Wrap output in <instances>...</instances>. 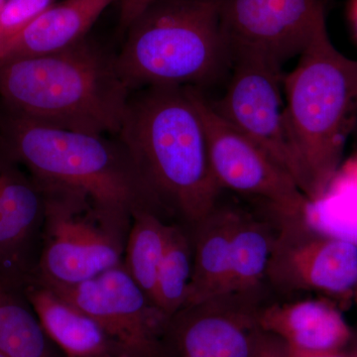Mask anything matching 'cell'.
I'll return each instance as SVG.
<instances>
[{
  "label": "cell",
  "instance_id": "cell-1",
  "mask_svg": "<svg viewBox=\"0 0 357 357\" xmlns=\"http://www.w3.org/2000/svg\"><path fill=\"white\" fill-rule=\"evenodd\" d=\"M116 136L157 215L191 230L213 210L222 190L191 86H148L130 96Z\"/></svg>",
  "mask_w": 357,
  "mask_h": 357
},
{
  "label": "cell",
  "instance_id": "cell-2",
  "mask_svg": "<svg viewBox=\"0 0 357 357\" xmlns=\"http://www.w3.org/2000/svg\"><path fill=\"white\" fill-rule=\"evenodd\" d=\"M129 93L115 58L86 39L51 55L0 61L3 109L54 128L117 135Z\"/></svg>",
  "mask_w": 357,
  "mask_h": 357
},
{
  "label": "cell",
  "instance_id": "cell-3",
  "mask_svg": "<svg viewBox=\"0 0 357 357\" xmlns=\"http://www.w3.org/2000/svg\"><path fill=\"white\" fill-rule=\"evenodd\" d=\"M295 69L284 77L289 138L299 165L303 192L321 198L342 165L357 121V60L331 41L319 21Z\"/></svg>",
  "mask_w": 357,
  "mask_h": 357
},
{
  "label": "cell",
  "instance_id": "cell-4",
  "mask_svg": "<svg viewBox=\"0 0 357 357\" xmlns=\"http://www.w3.org/2000/svg\"><path fill=\"white\" fill-rule=\"evenodd\" d=\"M0 147L37 182L79 190L126 218L139 211L154 213L135 164L119 138L54 128L3 109Z\"/></svg>",
  "mask_w": 357,
  "mask_h": 357
},
{
  "label": "cell",
  "instance_id": "cell-5",
  "mask_svg": "<svg viewBox=\"0 0 357 357\" xmlns=\"http://www.w3.org/2000/svg\"><path fill=\"white\" fill-rule=\"evenodd\" d=\"M222 0H157L129 26L115 58L129 89L197 86L230 70L220 26ZM198 89V88H197Z\"/></svg>",
  "mask_w": 357,
  "mask_h": 357
},
{
  "label": "cell",
  "instance_id": "cell-6",
  "mask_svg": "<svg viewBox=\"0 0 357 357\" xmlns=\"http://www.w3.org/2000/svg\"><path fill=\"white\" fill-rule=\"evenodd\" d=\"M37 183L43 191L44 218L33 276L49 285L72 286L122 264L132 218L79 190Z\"/></svg>",
  "mask_w": 357,
  "mask_h": 357
},
{
  "label": "cell",
  "instance_id": "cell-7",
  "mask_svg": "<svg viewBox=\"0 0 357 357\" xmlns=\"http://www.w3.org/2000/svg\"><path fill=\"white\" fill-rule=\"evenodd\" d=\"M279 211V229L266 272L277 292H316L344 307L354 302L357 248L312 229L303 215Z\"/></svg>",
  "mask_w": 357,
  "mask_h": 357
},
{
  "label": "cell",
  "instance_id": "cell-8",
  "mask_svg": "<svg viewBox=\"0 0 357 357\" xmlns=\"http://www.w3.org/2000/svg\"><path fill=\"white\" fill-rule=\"evenodd\" d=\"M281 68L257 54H232L227 91L222 100L210 102L222 119L284 169L303 192L302 175L286 123L285 76Z\"/></svg>",
  "mask_w": 357,
  "mask_h": 357
},
{
  "label": "cell",
  "instance_id": "cell-9",
  "mask_svg": "<svg viewBox=\"0 0 357 357\" xmlns=\"http://www.w3.org/2000/svg\"><path fill=\"white\" fill-rule=\"evenodd\" d=\"M49 286L95 319L124 357H165L169 318L123 265L76 285Z\"/></svg>",
  "mask_w": 357,
  "mask_h": 357
},
{
  "label": "cell",
  "instance_id": "cell-10",
  "mask_svg": "<svg viewBox=\"0 0 357 357\" xmlns=\"http://www.w3.org/2000/svg\"><path fill=\"white\" fill-rule=\"evenodd\" d=\"M191 91L203 121L211 170L220 189L267 202L287 215H304L309 199L295 180L222 119L199 89L191 86Z\"/></svg>",
  "mask_w": 357,
  "mask_h": 357
},
{
  "label": "cell",
  "instance_id": "cell-11",
  "mask_svg": "<svg viewBox=\"0 0 357 357\" xmlns=\"http://www.w3.org/2000/svg\"><path fill=\"white\" fill-rule=\"evenodd\" d=\"M264 291L225 293L169 319L165 357H251L261 328Z\"/></svg>",
  "mask_w": 357,
  "mask_h": 357
},
{
  "label": "cell",
  "instance_id": "cell-12",
  "mask_svg": "<svg viewBox=\"0 0 357 357\" xmlns=\"http://www.w3.org/2000/svg\"><path fill=\"white\" fill-rule=\"evenodd\" d=\"M319 0H222L220 26L230 54L255 53L280 66L300 56L325 18Z\"/></svg>",
  "mask_w": 357,
  "mask_h": 357
},
{
  "label": "cell",
  "instance_id": "cell-13",
  "mask_svg": "<svg viewBox=\"0 0 357 357\" xmlns=\"http://www.w3.org/2000/svg\"><path fill=\"white\" fill-rule=\"evenodd\" d=\"M44 195L0 147V278L22 285L38 259Z\"/></svg>",
  "mask_w": 357,
  "mask_h": 357
},
{
  "label": "cell",
  "instance_id": "cell-14",
  "mask_svg": "<svg viewBox=\"0 0 357 357\" xmlns=\"http://www.w3.org/2000/svg\"><path fill=\"white\" fill-rule=\"evenodd\" d=\"M259 326L263 332L302 351H345L354 337L342 307L321 296L266 303L260 311Z\"/></svg>",
  "mask_w": 357,
  "mask_h": 357
},
{
  "label": "cell",
  "instance_id": "cell-15",
  "mask_svg": "<svg viewBox=\"0 0 357 357\" xmlns=\"http://www.w3.org/2000/svg\"><path fill=\"white\" fill-rule=\"evenodd\" d=\"M22 290L45 333L66 356L124 357L95 319L44 282L31 275Z\"/></svg>",
  "mask_w": 357,
  "mask_h": 357
},
{
  "label": "cell",
  "instance_id": "cell-16",
  "mask_svg": "<svg viewBox=\"0 0 357 357\" xmlns=\"http://www.w3.org/2000/svg\"><path fill=\"white\" fill-rule=\"evenodd\" d=\"M114 0H63L40 14L0 51V61L41 57L72 48Z\"/></svg>",
  "mask_w": 357,
  "mask_h": 357
},
{
  "label": "cell",
  "instance_id": "cell-17",
  "mask_svg": "<svg viewBox=\"0 0 357 357\" xmlns=\"http://www.w3.org/2000/svg\"><path fill=\"white\" fill-rule=\"evenodd\" d=\"M241 210V206L222 203L220 196L208 215L190 230L192 274L184 307L217 297L225 291L232 236Z\"/></svg>",
  "mask_w": 357,
  "mask_h": 357
},
{
  "label": "cell",
  "instance_id": "cell-18",
  "mask_svg": "<svg viewBox=\"0 0 357 357\" xmlns=\"http://www.w3.org/2000/svg\"><path fill=\"white\" fill-rule=\"evenodd\" d=\"M278 229L279 211L273 204L266 202V211L262 213L241 206L222 294L263 290Z\"/></svg>",
  "mask_w": 357,
  "mask_h": 357
},
{
  "label": "cell",
  "instance_id": "cell-19",
  "mask_svg": "<svg viewBox=\"0 0 357 357\" xmlns=\"http://www.w3.org/2000/svg\"><path fill=\"white\" fill-rule=\"evenodd\" d=\"M22 285L0 278V354L6 357H58Z\"/></svg>",
  "mask_w": 357,
  "mask_h": 357
},
{
  "label": "cell",
  "instance_id": "cell-20",
  "mask_svg": "<svg viewBox=\"0 0 357 357\" xmlns=\"http://www.w3.org/2000/svg\"><path fill=\"white\" fill-rule=\"evenodd\" d=\"M172 225L151 211H139L129 229L122 265L152 302Z\"/></svg>",
  "mask_w": 357,
  "mask_h": 357
},
{
  "label": "cell",
  "instance_id": "cell-21",
  "mask_svg": "<svg viewBox=\"0 0 357 357\" xmlns=\"http://www.w3.org/2000/svg\"><path fill=\"white\" fill-rule=\"evenodd\" d=\"M192 274L191 231L173 223L157 275L153 303L169 319L184 307Z\"/></svg>",
  "mask_w": 357,
  "mask_h": 357
},
{
  "label": "cell",
  "instance_id": "cell-22",
  "mask_svg": "<svg viewBox=\"0 0 357 357\" xmlns=\"http://www.w3.org/2000/svg\"><path fill=\"white\" fill-rule=\"evenodd\" d=\"M303 217L321 234L357 248V181L337 174L321 198L307 201Z\"/></svg>",
  "mask_w": 357,
  "mask_h": 357
},
{
  "label": "cell",
  "instance_id": "cell-23",
  "mask_svg": "<svg viewBox=\"0 0 357 357\" xmlns=\"http://www.w3.org/2000/svg\"><path fill=\"white\" fill-rule=\"evenodd\" d=\"M57 0H4L0 7V51Z\"/></svg>",
  "mask_w": 357,
  "mask_h": 357
},
{
  "label": "cell",
  "instance_id": "cell-24",
  "mask_svg": "<svg viewBox=\"0 0 357 357\" xmlns=\"http://www.w3.org/2000/svg\"><path fill=\"white\" fill-rule=\"evenodd\" d=\"M251 357H289L286 344L278 337L260 331Z\"/></svg>",
  "mask_w": 357,
  "mask_h": 357
},
{
  "label": "cell",
  "instance_id": "cell-25",
  "mask_svg": "<svg viewBox=\"0 0 357 357\" xmlns=\"http://www.w3.org/2000/svg\"><path fill=\"white\" fill-rule=\"evenodd\" d=\"M157 0H121V23L128 28Z\"/></svg>",
  "mask_w": 357,
  "mask_h": 357
},
{
  "label": "cell",
  "instance_id": "cell-26",
  "mask_svg": "<svg viewBox=\"0 0 357 357\" xmlns=\"http://www.w3.org/2000/svg\"><path fill=\"white\" fill-rule=\"evenodd\" d=\"M287 347L289 357H352L347 351L309 352Z\"/></svg>",
  "mask_w": 357,
  "mask_h": 357
},
{
  "label": "cell",
  "instance_id": "cell-27",
  "mask_svg": "<svg viewBox=\"0 0 357 357\" xmlns=\"http://www.w3.org/2000/svg\"><path fill=\"white\" fill-rule=\"evenodd\" d=\"M342 167L345 170H349V172L354 174V175L356 174V176H357V154L349 161L342 163Z\"/></svg>",
  "mask_w": 357,
  "mask_h": 357
},
{
  "label": "cell",
  "instance_id": "cell-28",
  "mask_svg": "<svg viewBox=\"0 0 357 357\" xmlns=\"http://www.w3.org/2000/svg\"><path fill=\"white\" fill-rule=\"evenodd\" d=\"M345 351L349 352L352 357H357V335H354V340Z\"/></svg>",
  "mask_w": 357,
  "mask_h": 357
},
{
  "label": "cell",
  "instance_id": "cell-29",
  "mask_svg": "<svg viewBox=\"0 0 357 357\" xmlns=\"http://www.w3.org/2000/svg\"><path fill=\"white\" fill-rule=\"evenodd\" d=\"M351 20L357 32V0H354V1H352Z\"/></svg>",
  "mask_w": 357,
  "mask_h": 357
},
{
  "label": "cell",
  "instance_id": "cell-30",
  "mask_svg": "<svg viewBox=\"0 0 357 357\" xmlns=\"http://www.w3.org/2000/svg\"><path fill=\"white\" fill-rule=\"evenodd\" d=\"M354 302L356 303V305L357 307V286L356 288V291H354Z\"/></svg>",
  "mask_w": 357,
  "mask_h": 357
},
{
  "label": "cell",
  "instance_id": "cell-31",
  "mask_svg": "<svg viewBox=\"0 0 357 357\" xmlns=\"http://www.w3.org/2000/svg\"><path fill=\"white\" fill-rule=\"evenodd\" d=\"M4 0H0V7L3 4Z\"/></svg>",
  "mask_w": 357,
  "mask_h": 357
},
{
  "label": "cell",
  "instance_id": "cell-32",
  "mask_svg": "<svg viewBox=\"0 0 357 357\" xmlns=\"http://www.w3.org/2000/svg\"><path fill=\"white\" fill-rule=\"evenodd\" d=\"M0 357H6L3 356V354H0Z\"/></svg>",
  "mask_w": 357,
  "mask_h": 357
}]
</instances>
